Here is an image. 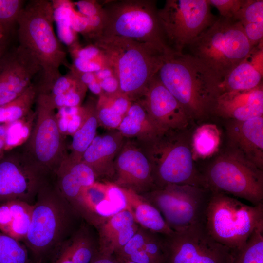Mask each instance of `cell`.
I'll list each match as a JSON object with an SVG mask.
<instances>
[{"instance_id": "cell-32", "label": "cell", "mask_w": 263, "mask_h": 263, "mask_svg": "<svg viewBox=\"0 0 263 263\" xmlns=\"http://www.w3.org/2000/svg\"><path fill=\"white\" fill-rule=\"evenodd\" d=\"M51 1L54 8V20L57 25L59 38L69 46L76 42V33L72 29L70 23L73 2L64 0Z\"/></svg>"}, {"instance_id": "cell-18", "label": "cell", "mask_w": 263, "mask_h": 263, "mask_svg": "<svg viewBox=\"0 0 263 263\" xmlns=\"http://www.w3.org/2000/svg\"><path fill=\"white\" fill-rule=\"evenodd\" d=\"M226 150L263 170V116L247 120H228Z\"/></svg>"}, {"instance_id": "cell-38", "label": "cell", "mask_w": 263, "mask_h": 263, "mask_svg": "<svg viewBox=\"0 0 263 263\" xmlns=\"http://www.w3.org/2000/svg\"><path fill=\"white\" fill-rule=\"evenodd\" d=\"M77 8V12L85 17H91L102 12V5L94 0H83L73 2Z\"/></svg>"}, {"instance_id": "cell-35", "label": "cell", "mask_w": 263, "mask_h": 263, "mask_svg": "<svg viewBox=\"0 0 263 263\" xmlns=\"http://www.w3.org/2000/svg\"><path fill=\"white\" fill-rule=\"evenodd\" d=\"M24 0H0V24L10 34L26 3Z\"/></svg>"}, {"instance_id": "cell-9", "label": "cell", "mask_w": 263, "mask_h": 263, "mask_svg": "<svg viewBox=\"0 0 263 263\" xmlns=\"http://www.w3.org/2000/svg\"><path fill=\"white\" fill-rule=\"evenodd\" d=\"M102 6V26L96 35L130 38L164 52L171 50L164 37L155 1L111 0Z\"/></svg>"}, {"instance_id": "cell-10", "label": "cell", "mask_w": 263, "mask_h": 263, "mask_svg": "<svg viewBox=\"0 0 263 263\" xmlns=\"http://www.w3.org/2000/svg\"><path fill=\"white\" fill-rule=\"evenodd\" d=\"M206 188L241 198L253 205L263 203V170L226 150L201 172Z\"/></svg>"}, {"instance_id": "cell-3", "label": "cell", "mask_w": 263, "mask_h": 263, "mask_svg": "<svg viewBox=\"0 0 263 263\" xmlns=\"http://www.w3.org/2000/svg\"><path fill=\"white\" fill-rule=\"evenodd\" d=\"M51 1L31 0L26 2L18 20L19 45L38 61L40 79L34 83L37 93L45 92L61 74V66L69 69L66 52L56 35Z\"/></svg>"}, {"instance_id": "cell-33", "label": "cell", "mask_w": 263, "mask_h": 263, "mask_svg": "<svg viewBox=\"0 0 263 263\" xmlns=\"http://www.w3.org/2000/svg\"><path fill=\"white\" fill-rule=\"evenodd\" d=\"M233 263H263V225L255 229L235 254Z\"/></svg>"}, {"instance_id": "cell-8", "label": "cell", "mask_w": 263, "mask_h": 263, "mask_svg": "<svg viewBox=\"0 0 263 263\" xmlns=\"http://www.w3.org/2000/svg\"><path fill=\"white\" fill-rule=\"evenodd\" d=\"M204 224L216 242L235 255L263 225V203L250 206L227 194L211 192Z\"/></svg>"}, {"instance_id": "cell-46", "label": "cell", "mask_w": 263, "mask_h": 263, "mask_svg": "<svg viewBox=\"0 0 263 263\" xmlns=\"http://www.w3.org/2000/svg\"><path fill=\"white\" fill-rule=\"evenodd\" d=\"M5 151V142L3 139L0 138V158L2 156Z\"/></svg>"}, {"instance_id": "cell-48", "label": "cell", "mask_w": 263, "mask_h": 263, "mask_svg": "<svg viewBox=\"0 0 263 263\" xmlns=\"http://www.w3.org/2000/svg\"><path fill=\"white\" fill-rule=\"evenodd\" d=\"M33 263L31 261V262H30V263Z\"/></svg>"}, {"instance_id": "cell-25", "label": "cell", "mask_w": 263, "mask_h": 263, "mask_svg": "<svg viewBox=\"0 0 263 263\" xmlns=\"http://www.w3.org/2000/svg\"><path fill=\"white\" fill-rule=\"evenodd\" d=\"M117 187L126 207L139 226L162 234H170L174 232L167 225L160 211L147 200L132 190Z\"/></svg>"}, {"instance_id": "cell-4", "label": "cell", "mask_w": 263, "mask_h": 263, "mask_svg": "<svg viewBox=\"0 0 263 263\" xmlns=\"http://www.w3.org/2000/svg\"><path fill=\"white\" fill-rule=\"evenodd\" d=\"M194 122L210 116L218 82L189 54H166L156 74Z\"/></svg>"}, {"instance_id": "cell-20", "label": "cell", "mask_w": 263, "mask_h": 263, "mask_svg": "<svg viewBox=\"0 0 263 263\" xmlns=\"http://www.w3.org/2000/svg\"><path fill=\"white\" fill-rule=\"evenodd\" d=\"M126 139L117 130L96 135L83 153L81 161L89 166L97 181L112 182L114 161Z\"/></svg>"}, {"instance_id": "cell-43", "label": "cell", "mask_w": 263, "mask_h": 263, "mask_svg": "<svg viewBox=\"0 0 263 263\" xmlns=\"http://www.w3.org/2000/svg\"><path fill=\"white\" fill-rule=\"evenodd\" d=\"M87 87L93 93H94V94L96 95H98L99 96L103 93V92L97 80L88 85L87 86Z\"/></svg>"}, {"instance_id": "cell-1", "label": "cell", "mask_w": 263, "mask_h": 263, "mask_svg": "<svg viewBox=\"0 0 263 263\" xmlns=\"http://www.w3.org/2000/svg\"><path fill=\"white\" fill-rule=\"evenodd\" d=\"M84 220L62 195L54 180L40 188L22 242L33 263H51Z\"/></svg>"}, {"instance_id": "cell-34", "label": "cell", "mask_w": 263, "mask_h": 263, "mask_svg": "<svg viewBox=\"0 0 263 263\" xmlns=\"http://www.w3.org/2000/svg\"><path fill=\"white\" fill-rule=\"evenodd\" d=\"M31 262L25 246L0 231V263H29Z\"/></svg>"}, {"instance_id": "cell-47", "label": "cell", "mask_w": 263, "mask_h": 263, "mask_svg": "<svg viewBox=\"0 0 263 263\" xmlns=\"http://www.w3.org/2000/svg\"><path fill=\"white\" fill-rule=\"evenodd\" d=\"M121 263H138L136 262H134L131 261L125 260V259H117Z\"/></svg>"}, {"instance_id": "cell-36", "label": "cell", "mask_w": 263, "mask_h": 263, "mask_svg": "<svg viewBox=\"0 0 263 263\" xmlns=\"http://www.w3.org/2000/svg\"><path fill=\"white\" fill-rule=\"evenodd\" d=\"M234 20L240 22L242 25L263 22V0H245Z\"/></svg>"}, {"instance_id": "cell-5", "label": "cell", "mask_w": 263, "mask_h": 263, "mask_svg": "<svg viewBox=\"0 0 263 263\" xmlns=\"http://www.w3.org/2000/svg\"><path fill=\"white\" fill-rule=\"evenodd\" d=\"M191 133V128L170 130L147 140H137L150 161L157 188L172 185L206 188L193 159Z\"/></svg>"}, {"instance_id": "cell-17", "label": "cell", "mask_w": 263, "mask_h": 263, "mask_svg": "<svg viewBox=\"0 0 263 263\" xmlns=\"http://www.w3.org/2000/svg\"><path fill=\"white\" fill-rule=\"evenodd\" d=\"M138 101L161 131L191 128L193 121L156 75Z\"/></svg>"}, {"instance_id": "cell-28", "label": "cell", "mask_w": 263, "mask_h": 263, "mask_svg": "<svg viewBox=\"0 0 263 263\" xmlns=\"http://www.w3.org/2000/svg\"><path fill=\"white\" fill-rule=\"evenodd\" d=\"M96 101L91 98L81 106L82 120L77 130L72 136L69 147V157L81 161L84 152L96 135L99 123L96 112Z\"/></svg>"}, {"instance_id": "cell-31", "label": "cell", "mask_w": 263, "mask_h": 263, "mask_svg": "<svg viewBox=\"0 0 263 263\" xmlns=\"http://www.w3.org/2000/svg\"><path fill=\"white\" fill-rule=\"evenodd\" d=\"M37 91L34 83L20 96L0 106V124H8L25 118L35 103Z\"/></svg>"}, {"instance_id": "cell-40", "label": "cell", "mask_w": 263, "mask_h": 263, "mask_svg": "<svg viewBox=\"0 0 263 263\" xmlns=\"http://www.w3.org/2000/svg\"><path fill=\"white\" fill-rule=\"evenodd\" d=\"M98 81L104 93L113 94L119 91L118 82L113 76Z\"/></svg>"}, {"instance_id": "cell-12", "label": "cell", "mask_w": 263, "mask_h": 263, "mask_svg": "<svg viewBox=\"0 0 263 263\" xmlns=\"http://www.w3.org/2000/svg\"><path fill=\"white\" fill-rule=\"evenodd\" d=\"M211 191L190 185H169L141 194L161 213L175 232L204 223Z\"/></svg>"}, {"instance_id": "cell-29", "label": "cell", "mask_w": 263, "mask_h": 263, "mask_svg": "<svg viewBox=\"0 0 263 263\" xmlns=\"http://www.w3.org/2000/svg\"><path fill=\"white\" fill-rule=\"evenodd\" d=\"M132 101L120 91L103 93L96 101L99 126L107 130H117Z\"/></svg>"}, {"instance_id": "cell-30", "label": "cell", "mask_w": 263, "mask_h": 263, "mask_svg": "<svg viewBox=\"0 0 263 263\" xmlns=\"http://www.w3.org/2000/svg\"><path fill=\"white\" fill-rule=\"evenodd\" d=\"M221 132L218 127L206 123L197 127L192 132L191 145L194 161L211 156L219 149Z\"/></svg>"}, {"instance_id": "cell-21", "label": "cell", "mask_w": 263, "mask_h": 263, "mask_svg": "<svg viewBox=\"0 0 263 263\" xmlns=\"http://www.w3.org/2000/svg\"><path fill=\"white\" fill-rule=\"evenodd\" d=\"M139 227L127 207L106 217L96 227L100 252L114 255L128 243Z\"/></svg>"}, {"instance_id": "cell-37", "label": "cell", "mask_w": 263, "mask_h": 263, "mask_svg": "<svg viewBox=\"0 0 263 263\" xmlns=\"http://www.w3.org/2000/svg\"><path fill=\"white\" fill-rule=\"evenodd\" d=\"M209 2L218 9L221 17L234 19L245 0H209Z\"/></svg>"}, {"instance_id": "cell-42", "label": "cell", "mask_w": 263, "mask_h": 263, "mask_svg": "<svg viewBox=\"0 0 263 263\" xmlns=\"http://www.w3.org/2000/svg\"><path fill=\"white\" fill-rule=\"evenodd\" d=\"M94 74L98 81L113 76L112 70L109 68H103Z\"/></svg>"}, {"instance_id": "cell-39", "label": "cell", "mask_w": 263, "mask_h": 263, "mask_svg": "<svg viewBox=\"0 0 263 263\" xmlns=\"http://www.w3.org/2000/svg\"><path fill=\"white\" fill-rule=\"evenodd\" d=\"M72 58L73 63L70 67L80 72L95 73L103 68V65L97 61L87 60L77 57Z\"/></svg>"}, {"instance_id": "cell-6", "label": "cell", "mask_w": 263, "mask_h": 263, "mask_svg": "<svg viewBox=\"0 0 263 263\" xmlns=\"http://www.w3.org/2000/svg\"><path fill=\"white\" fill-rule=\"evenodd\" d=\"M188 46L189 54L219 84L253 48L240 22L221 16Z\"/></svg>"}, {"instance_id": "cell-44", "label": "cell", "mask_w": 263, "mask_h": 263, "mask_svg": "<svg viewBox=\"0 0 263 263\" xmlns=\"http://www.w3.org/2000/svg\"><path fill=\"white\" fill-rule=\"evenodd\" d=\"M9 34L0 24V43L9 42Z\"/></svg>"}, {"instance_id": "cell-22", "label": "cell", "mask_w": 263, "mask_h": 263, "mask_svg": "<svg viewBox=\"0 0 263 263\" xmlns=\"http://www.w3.org/2000/svg\"><path fill=\"white\" fill-rule=\"evenodd\" d=\"M97 181L92 169L82 161H75L68 155L55 175L54 181L59 191L75 209L83 189Z\"/></svg>"}, {"instance_id": "cell-26", "label": "cell", "mask_w": 263, "mask_h": 263, "mask_svg": "<svg viewBox=\"0 0 263 263\" xmlns=\"http://www.w3.org/2000/svg\"><path fill=\"white\" fill-rule=\"evenodd\" d=\"M33 205L12 201L0 205V231L22 243L30 225Z\"/></svg>"}, {"instance_id": "cell-45", "label": "cell", "mask_w": 263, "mask_h": 263, "mask_svg": "<svg viewBox=\"0 0 263 263\" xmlns=\"http://www.w3.org/2000/svg\"><path fill=\"white\" fill-rule=\"evenodd\" d=\"M8 44L9 42L0 43V59L8 49Z\"/></svg>"}, {"instance_id": "cell-19", "label": "cell", "mask_w": 263, "mask_h": 263, "mask_svg": "<svg viewBox=\"0 0 263 263\" xmlns=\"http://www.w3.org/2000/svg\"><path fill=\"white\" fill-rule=\"evenodd\" d=\"M244 121L263 116V84L248 90L226 91L213 99L210 115Z\"/></svg>"}, {"instance_id": "cell-23", "label": "cell", "mask_w": 263, "mask_h": 263, "mask_svg": "<svg viewBox=\"0 0 263 263\" xmlns=\"http://www.w3.org/2000/svg\"><path fill=\"white\" fill-rule=\"evenodd\" d=\"M263 74L262 41L253 48L249 55L222 79L218 85L217 94L226 91L254 88L263 83Z\"/></svg>"}, {"instance_id": "cell-16", "label": "cell", "mask_w": 263, "mask_h": 263, "mask_svg": "<svg viewBox=\"0 0 263 263\" xmlns=\"http://www.w3.org/2000/svg\"><path fill=\"white\" fill-rule=\"evenodd\" d=\"M44 184L25 166L18 150L0 158V205L12 201L34 205Z\"/></svg>"}, {"instance_id": "cell-11", "label": "cell", "mask_w": 263, "mask_h": 263, "mask_svg": "<svg viewBox=\"0 0 263 263\" xmlns=\"http://www.w3.org/2000/svg\"><path fill=\"white\" fill-rule=\"evenodd\" d=\"M209 0H168L158 9L166 44L179 53L216 20Z\"/></svg>"}, {"instance_id": "cell-24", "label": "cell", "mask_w": 263, "mask_h": 263, "mask_svg": "<svg viewBox=\"0 0 263 263\" xmlns=\"http://www.w3.org/2000/svg\"><path fill=\"white\" fill-rule=\"evenodd\" d=\"M99 251L97 230L84 220L79 229L61 246L51 263H90Z\"/></svg>"}, {"instance_id": "cell-27", "label": "cell", "mask_w": 263, "mask_h": 263, "mask_svg": "<svg viewBox=\"0 0 263 263\" xmlns=\"http://www.w3.org/2000/svg\"><path fill=\"white\" fill-rule=\"evenodd\" d=\"M117 130L125 138L138 141L149 139L162 132L139 101H132Z\"/></svg>"}, {"instance_id": "cell-41", "label": "cell", "mask_w": 263, "mask_h": 263, "mask_svg": "<svg viewBox=\"0 0 263 263\" xmlns=\"http://www.w3.org/2000/svg\"><path fill=\"white\" fill-rule=\"evenodd\" d=\"M90 263H121L115 256L106 255L99 252Z\"/></svg>"}, {"instance_id": "cell-14", "label": "cell", "mask_w": 263, "mask_h": 263, "mask_svg": "<svg viewBox=\"0 0 263 263\" xmlns=\"http://www.w3.org/2000/svg\"><path fill=\"white\" fill-rule=\"evenodd\" d=\"M40 71L38 61L22 46L8 49L0 59V106L22 95Z\"/></svg>"}, {"instance_id": "cell-2", "label": "cell", "mask_w": 263, "mask_h": 263, "mask_svg": "<svg viewBox=\"0 0 263 263\" xmlns=\"http://www.w3.org/2000/svg\"><path fill=\"white\" fill-rule=\"evenodd\" d=\"M90 40L100 50L106 67L117 80L119 91L132 101L143 97L169 52L117 36L97 35Z\"/></svg>"}, {"instance_id": "cell-13", "label": "cell", "mask_w": 263, "mask_h": 263, "mask_svg": "<svg viewBox=\"0 0 263 263\" xmlns=\"http://www.w3.org/2000/svg\"><path fill=\"white\" fill-rule=\"evenodd\" d=\"M162 236L165 263H233L234 253L216 242L203 223Z\"/></svg>"}, {"instance_id": "cell-7", "label": "cell", "mask_w": 263, "mask_h": 263, "mask_svg": "<svg viewBox=\"0 0 263 263\" xmlns=\"http://www.w3.org/2000/svg\"><path fill=\"white\" fill-rule=\"evenodd\" d=\"M35 104V123L18 150L27 169L46 183L54 180L56 171L68 153L55 109L38 96Z\"/></svg>"}, {"instance_id": "cell-15", "label": "cell", "mask_w": 263, "mask_h": 263, "mask_svg": "<svg viewBox=\"0 0 263 263\" xmlns=\"http://www.w3.org/2000/svg\"><path fill=\"white\" fill-rule=\"evenodd\" d=\"M112 183L138 194L156 189L150 161L138 141L126 139L114 161Z\"/></svg>"}]
</instances>
